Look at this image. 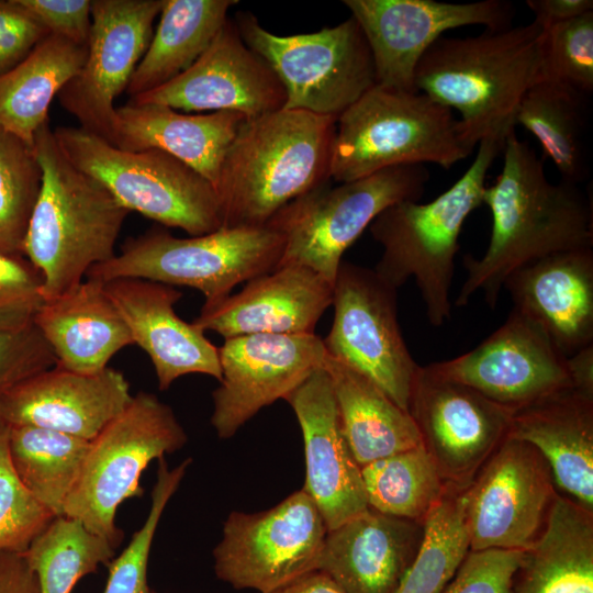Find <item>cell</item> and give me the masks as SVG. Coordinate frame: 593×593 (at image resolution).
Masks as SVG:
<instances>
[{
    "label": "cell",
    "mask_w": 593,
    "mask_h": 593,
    "mask_svg": "<svg viewBox=\"0 0 593 593\" xmlns=\"http://www.w3.org/2000/svg\"><path fill=\"white\" fill-rule=\"evenodd\" d=\"M471 153L449 108L419 91L376 83L337 118L329 178L344 183L427 163L450 169Z\"/></svg>",
    "instance_id": "cell-6"
},
{
    "label": "cell",
    "mask_w": 593,
    "mask_h": 593,
    "mask_svg": "<svg viewBox=\"0 0 593 593\" xmlns=\"http://www.w3.org/2000/svg\"><path fill=\"white\" fill-rule=\"evenodd\" d=\"M409 413L446 484L467 488L507 437L512 412L474 389L417 366Z\"/></svg>",
    "instance_id": "cell-15"
},
{
    "label": "cell",
    "mask_w": 593,
    "mask_h": 593,
    "mask_svg": "<svg viewBox=\"0 0 593 593\" xmlns=\"http://www.w3.org/2000/svg\"><path fill=\"white\" fill-rule=\"evenodd\" d=\"M283 249V236L268 224L221 227L189 238L153 228L126 240L120 254L92 267L86 277L184 286L201 291L210 305L231 295L237 284L277 269Z\"/></svg>",
    "instance_id": "cell-7"
},
{
    "label": "cell",
    "mask_w": 593,
    "mask_h": 593,
    "mask_svg": "<svg viewBox=\"0 0 593 593\" xmlns=\"http://www.w3.org/2000/svg\"><path fill=\"white\" fill-rule=\"evenodd\" d=\"M323 368L331 379L343 434L360 468L423 445L410 413L370 379L328 355Z\"/></svg>",
    "instance_id": "cell-30"
},
{
    "label": "cell",
    "mask_w": 593,
    "mask_h": 593,
    "mask_svg": "<svg viewBox=\"0 0 593 593\" xmlns=\"http://www.w3.org/2000/svg\"><path fill=\"white\" fill-rule=\"evenodd\" d=\"M512 593H593V557L570 541H540L525 552Z\"/></svg>",
    "instance_id": "cell-39"
},
{
    "label": "cell",
    "mask_w": 593,
    "mask_h": 593,
    "mask_svg": "<svg viewBox=\"0 0 593 593\" xmlns=\"http://www.w3.org/2000/svg\"><path fill=\"white\" fill-rule=\"evenodd\" d=\"M336 121L286 109L246 119L215 186L223 227L266 225L286 204L327 183Z\"/></svg>",
    "instance_id": "cell-3"
},
{
    "label": "cell",
    "mask_w": 593,
    "mask_h": 593,
    "mask_svg": "<svg viewBox=\"0 0 593 593\" xmlns=\"http://www.w3.org/2000/svg\"><path fill=\"white\" fill-rule=\"evenodd\" d=\"M42 182L34 147L0 126V253L23 255Z\"/></svg>",
    "instance_id": "cell-38"
},
{
    "label": "cell",
    "mask_w": 593,
    "mask_h": 593,
    "mask_svg": "<svg viewBox=\"0 0 593 593\" xmlns=\"http://www.w3.org/2000/svg\"><path fill=\"white\" fill-rule=\"evenodd\" d=\"M219 349L220 385L212 392L211 425L233 437L260 410L284 399L327 355L314 334H251L224 339Z\"/></svg>",
    "instance_id": "cell-19"
},
{
    "label": "cell",
    "mask_w": 593,
    "mask_h": 593,
    "mask_svg": "<svg viewBox=\"0 0 593 593\" xmlns=\"http://www.w3.org/2000/svg\"><path fill=\"white\" fill-rule=\"evenodd\" d=\"M423 522L371 507L327 530L318 570L344 593H394L421 546Z\"/></svg>",
    "instance_id": "cell-26"
},
{
    "label": "cell",
    "mask_w": 593,
    "mask_h": 593,
    "mask_svg": "<svg viewBox=\"0 0 593 593\" xmlns=\"http://www.w3.org/2000/svg\"><path fill=\"white\" fill-rule=\"evenodd\" d=\"M115 547L75 518L55 516L23 557L37 579L40 593H70L77 582L108 564Z\"/></svg>",
    "instance_id": "cell-36"
},
{
    "label": "cell",
    "mask_w": 593,
    "mask_h": 593,
    "mask_svg": "<svg viewBox=\"0 0 593 593\" xmlns=\"http://www.w3.org/2000/svg\"><path fill=\"white\" fill-rule=\"evenodd\" d=\"M236 0H164L159 23L126 88L132 97L172 80L204 53Z\"/></svg>",
    "instance_id": "cell-32"
},
{
    "label": "cell",
    "mask_w": 593,
    "mask_h": 593,
    "mask_svg": "<svg viewBox=\"0 0 593 593\" xmlns=\"http://www.w3.org/2000/svg\"><path fill=\"white\" fill-rule=\"evenodd\" d=\"M540 80L593 92V11L542 30Z\"/></svg>",
    "instance_id": "cell-41"
},
{
    "label": "cell",
    "mask_w": 593,
    "mask_h": 593,
    "mask_svg": "<svg viewBox=\"0 0 593 593\" xmlns=\"http://www.w3.org/2000/svg\"><path fill=\"white\" fill-rule=\"evenodd\" d=\"M42 189L26 231L23 255L43 277V296L53 300L83 281L94 266L115 256L131 213L93 177L60 150L49 122L35 135Z\"/></svg>",
    "instance_id": "cell-4"
},
{
    "label": "cell",
    "mask_w": 593,
    "mask_h": 593,
    "mask_svg": "<svg viewBox=\"0 0 593 593\" xmlns=\"http://www.w3.org/2000/svg\"><path fill=\"white\" fill-rule=\"evenodd\" d=\"M48 35L16 0H0V76L18 66Z\"/></svg>",
    "instance_id": "cell-46"
},
{
    "label": "cell",
    "mask_w": 593,
    "mask_h": 593,
    "mask_svg": "<svg viewBox=\"0 0 593 593\" xmlns=\"http://www.w3.org/2000/svg\"><path fill=\"white\" fill-rule=\"evenodd\" d=\"M49 34L87 46L91 0H16Z\"/></svg>",
    "instance_id": "cell-47"
},
{
    "label": "cell",
    "mask_w": 593,
    "mask_h": 593,
    "mask_svg": "<svg viewBox=\"0 0 593 593\" xmlns=\"http://www.w3.org/2000/svg\"><path fill=\"white\" fill-rule=\"evenodd\" d=\"M521 550H470L441 593H512Z\"/></svg>",
    "instance_id": "cell-44"
},
{
    "label": "cell",
    "mask_w": 593,
    "mask_h": 593,
    "mask_svg": "<svg viewBox=\"0 0 593 593\" xmlns=\"http://www.w3.org/2000/svg\"><path fill=\"white\" fill-rule=\"evenodd\" d=\"M191 459L187 458L170 469L165 458L158 459L157 479L152 491V503L146 521L134 533L127 547L107 566L109 575L103 593H148L147 566L161 515L178 490Z\"/></svg>",
    "instance_id": "cell-40"
},
{
    "label": "cell",
    "mask_w": 593,
    "mask_h": 593,
    "mask_svg": "<svg viewBox=\"0 0 593 593\" xmlns=\"http://www.w3.org/2000/svg\"><path fill=\"white\" fill-rule=\"evenodd\" d=\"M88 45L49 34L29 56L0 76V126L34 147L35 135L48 122L53 99L80 71Z\"/></svg>",
    "instance_id": "cell-31"
},
{
    "label": "cell",
    "mask_w": 593,
    "mask_h": 593,
    "mask_svg": "<svg viewBox=\"0 0 593 593\" xmlns=\"http://www.w3.org/2000/svg\"><path fill=\"white\" fill-rule=\"evenodd\" d=\"M245 120L233 111L191 115L161 104L128 102L115 109L109 143L128 152H165L215 188L225 153Z\"/></svg>",
    "instance_id": "cell-28"
},
{
    "label": "cell",
    "mask_w": 593,
    "mask_h": 593,
    "mask_svg": "<svg viewBox=\"0 0 593 593\" xmlns=\"http://www.w3.org/2000/svg\"><path fill=\"white\" fill-rule=\"evenodd\" d=\"M432 365L512 413L573 387L570 357L537 323L514 309L475 348Z\"/></svg>",
    "instance_id": "cell-18"
},
{
    "label": "cell",
    "mask_w": 593,
    "mask_h": 593,
    "mask_svg": "<svg viewBox=\"0 0 593 593\" xmlns=\"http://www.w3.org/2000/svg\"><path fill=\"white\" fill-rule=\"evenodd\" d=\"M56 365V358L34 324L0 329V401L23 380Z\"/></svg>",
    "instance_id": "cell-45"
},
{
    "label": "cell",
    "mask_w": 593,
    "mask_h": 593,
    "mask_svg": "<svg viewBox=\"0 0 593 593\" xmlns=\"http://www.w3.org/2000/svg\"><path fill=\"white\" fill-rule=\"evenodd\" d=\"M326 533L303 489L265 511H233L213 549L215 575L236 590L269 593L318 570Z\"/></svg>",
    "instance_id": "cell-12"
},
{
    "label": "cell",
    "mask_w": 593,
    "mask_h": 593,
    "mask_svg": "<svg viewBox=\"0 0 593 593\" xmlns=\"http://www.w3.org/2000/svg\"><path fill=\"white\" fill-rule=\"evenodd\" d=\"M368 506L390 516L423 522L447 484L423 445L361 467Z\"/></svg>",
    "instance_id": "cell-35"
},
{
    "label": "cell",
    "mask_w": 593,
    "mask_h": 593,
    "mask_svg": "<svg viewBox=\"0 0 593 593\" xmlns=\"http://www.w3.org/2000/svg\"><path fill=\"white\" fill-rule=\"evenodd\" d=\"M104 289L123 321L133 344L149 357L158 388L167 390L178 378L201 373L219 382V349L193 323L175 311L182 293L172 286L139 278L104 282Z\"/></svg>",
    "instance_id": "cell-23"
},
{
    "label": "cell",
    "mask_w": 593,
    "mask_h": 593,
    "mask_svg": "<svg viewBox=\"0 0 593 593\" xmlns=\"http://www.w3.org/2000/svg\"><path fill=\"white\" fill-rule=\"evenodd\" d=\"M164 0H92L88 52L80 71L61 89L63 108L80 127L110 142L114 100L126 90L153 37Z\"/></svg>",
    "instance_id": "cell-17"
},
{
    "label": "cell",
    "mask_w": 593,
    "mask_h": 593,
    "mask_svg": "<svg viewBox=\"0 0 593 593\" xmlns=\"http://www.w3.org/2000/svg\"><path fill=\"white\" fill-rule=\"evenodd\" d=\"M514 310L537 323L568 357L593 346V249L557 253L513 271Z\"/></svg>",
    "instance_id": "cell-25"
},
{
    "label": "cell",
    "mask_w": 593,
    "mask_h": 593,
    "mask_svg": "<svg viewBox=\"0 0 593 593\" xmlns=\"http://www.w3.org/2000/svg\"><path fill=\"white\" fill-rule=\"evenodd\" d=\"M234 22L244 43L280 80L286 110L337 119L377 83L369 45L353 16L288 36L266 30L250 12H238Z\"/></svg>",
    "instance_id": "cell-11"
},
{
    "label": "cell",
    "mask_w": 593,
    "mask_h": 593,
    "mask_svg": "<svg viewBox=\"0 0 593 593\" xmlns=\"http://www.w3.org/2000/svg\"><path fill=\"white\" fill-rule=\"evenodd\" d=\"M269 593H344L323 571L314 570Z\"/></svg>",
    "instance_id": "cell-50"
},
{
    "label": "cell",
    "mask_w": 593,
    "mask_h": 593,
    "mask_svg": "<svg viewBox=\"0 0 593 593\" xmlns=\"http://www.w3.org/2000/svg\"><path fill=\"white\" fill-rule=\"evenodd\" d=\"M428 179L424 165L398 166L294 199L267 223L284 238L278 267L303 266L334 284L346 249L388 206L418 201Z\"/></svg>",
    "instance_id": "cell-10"
},
{
    "label": "cell",
    "mask_w": 593,
    "mask_h": 593,
    "mask_svg": "<svg viewBox=\"0 0 593 593\" xmlns=\"http://www.w3.org/2000/svg\"><path fill=\"white\" fill-rule=\"evenodd\" d=\"M333 303V283L317 272L287 265L247 281L235 294L203 305L192 322L224 339L251 334H314Z\"/></svg>",
    "instance_id": "cell-24"
},
{
    "label": "cell",
    "mask_w": 593,
    "mask_h": 593,
    "mask_svg": "<svg viewBox=\"0 0 593 593\" xmlns=\"http://www.w3.org/2000/svg\"><path fill=\"white\" fill-rule=\"evenodd\" d=\"M398 290L373 269L342 261L334 284V318L323 339L328 356L376 383L409 412L417 363L398 320Z\"/></svg>",
    "instance_id": "cell-13"
},
{
    "label": "cell",
    "mask_w": 593,
    "mask_h": 593,
    "mask_svg": "<svg viewBox=\"0 0 593 593\" xmlns=\"http://www.w3.org/2000/svg\"><path fill=\"white\" fill-rule=\"evenodd\" d=\"M526 5L542 30L593 11L592 0H527Z\"/></svg>",
    "instance_id": "cell-49"
},
{
    "label": "cell",
    "mask_w": 593,
    "mask_h": 593,
    "mask_svg": "<svg viewBox=\"0 0 593 593\" xmlns=\"http://www.w3.org/2000/svg\"><path fill=\"white\" fill-rule=\"evenodd\" d=\"M34 325L52 349L56 365L80 373L105 369L118 351L133 344L104 282L90 278L45 301Z\"/></svg>",
    "instance_id": "cell-29"
},
{
    "label": "cell",
    "mask_w": 593,
    "mask_h": 593,
    "mask_svg": "<svg viewBox=\"0 0 593 593\" xmlns=\"http://www.w3.org/2000/svg\"><path fill=\"white\" fill-rule=\"evenodd\" d=\"M465 489L447 484L424 518L421 546L394 593H441L451 581L470 551Z\"/></svg>",
    "instance_id": "cell-37"
},
{
    "label": "cell",
    "mask_w": 593,
    "mask_h": 593,
    "mask_svg": "<svg viewBox=\"0 0 593 593\" xmlns=\"http://www.w3.org/2000/svg\"><path fill=\"white\" fill-rule=\"evenodd\" d=\"M148 593H156V592H154L153 590H149V592H148Z\"/></svg>",
    "instance_id": "cell-51"
},
{
    "label": "cell",
    "mask_w": 593,
    "mask_h": 593,
    "mask_svg": "<svg viewBox=\"0 0 593 593\" xmlns=\"http://www.w3.org/2000/svg\"><path fill=\"white\" fill-rule=\"evenodd\" d=\"M43 277L24 255L0 253V329L34 324L44 304Z\"/></svg>",
    "instance_id": "cell-43"
},
{
    "label": "cell",
    "mask_w": 593,
    "mask_h": 593,
    "mask_svg": "<svg viewBox=\"0 0 593 593\" xmlns=\"http://www.w3.org/2000/svg\"><path fill=\"white\" fill-rule=\"evenodd\" d=\"M503 142L485 138L474 160L445 192L427 203L405 200L383 210L369 225L382 246L377 276L399 289L414 278L430 325L451 318L450 290L462 225L482 205L485 178Z\"/></svg>",
    "instance_id": "cell-5"
},
{
    "label": "cell",
    "mask_w": 593,
    "mask_h": 593,
    "mask_svg": "<svg viewBox=\"0 0 593 593\" xmlns=\"http://www.w3.org/2000/svg\"><path fill=\"white\" fill-rule=\"evenodd\" d=\"M9 430L0 421V551L23 553L55 515L16 475L9 455Z\"/></svg>",
    "instance_id": "cell-42"
},
{
    "label": "cell",
    "mask_w": 593,
    "mask_h": 593,
    "mask_svg": "<svg viewBox=\"0 0 593 593\" xmlns=\"http://www.w3.org/2000/svg\"><path fill=\"white\" fill-rule=\"evenodd\" d=\"M507 437L537 449L558 493L593 512V392L567 387L516 410Z\"/></svg>",
    "instance_id": "cell-27"
},
{
    "label": "cell",
    "mask_w": 593,
    "mask_h": 593,
    "mask_svg": "<svg viewBox=\"0 0 593 593\" xmlns=\"http://www.w3.org/2000/svg\"><path fill=\"white\" fill-rule=\"evenodd\" d=\"M187 440L169 405L153 393L133 395L125 410L90 440L63 515L80 521L118 548L124 536L115 525L119 506L143 494L141 475L153 460L181 449Z\"/></svg>",
    "instance_id": "cell-9"
},
{
    "label": "cell",
    "mask_w": 593,
    "mask_h": 593,
    "mask_svg": "<svg viewBox=\"0 0 593 593\" xmlns=\"http://www.w3.org/2000/svg\"><path fill=\"white\" fill-rule=\"evenodd\" d=\"M557 493L538 450L506 437L465 489L470 550H528Z\"/></svg>",
    "instance_id": "cell-14"
},
{
    "label": "cell",
    "mask_w": 593,
    "mask_h": 593,
    "mask_svg": "<svg viewBox=\"0 0 593 593\" xmlns=\"http://www.w3.org/2000/svg\"><path fill=\"white\" fill-rule=\"evenodd\" d=\"M0 593H40L37 579L22 553L0 551Z\"/></svg>",
    "instance_id": "cell-48"
},
{
    "label": "cell",
    "mask_w": 593,
    "mask_h": 593,
    "mask_svg": "<svg viewBox=\"0 0 593 593\" xmlns=\"http://www.w3.org/2000/svg\"><path fill=\"white\" fill-rule=\"evenodd\" d=\"M128 381L110 367L96 373L58 365L23 380L0 401V421L92 440L132 401Z\"/></svg>",
    "instance_id": "cell-22"
},
{
    "label": "cell",
    "mask_w": 593,
    "mask_h": 593,
    "mask_svg": "<svg viewBox=\"0 0 593 593\" xmlns=\"http://www.w3.org/2000/svg\"><path fill=\"white\" fill-rule=\"evenodd\" d=\"M9 427V455L16 475L40 504L55 516L63 515L90 441L49 428Z\"/></svg>",
    "instance_id": "cell-34"
},
{
    "label": "cell",
    "mask_w": 593,
    "mask_h": 593,
    "mask_svg": "<svg viewBox=\"0 0 593 593\" xmlns=\"http://www.w3.org/2000/svg\"><path fill=\"white\" fill-rule=\"evenodd\" d=\"M542 27L536 22L478 36L439 37L414 72V87L460 113L458 132L473 148L505 142L527 91L540 80Z\"/></svg>",
    "instance_id": "cell-2"
},
{
    "label": "cell",
    "mask_w": 593,
    "mask_h": 593,
    "mask_svg": "<svg viewBox=\"0 0 593 593\" xmlns=\"http://www.w3.org/2000/svg\"><path fill=\"white\" fill-rule=\"evenodd\" d=\"M590 96L571 87L537 81L523 98L515 116L539 142L561 180L579 184L588 178L586 131Z\"/></svg>",
    "instance_id": "cell-33"
},
{
    "label": "cell",
    "mask_w": 593,
    "mask_h": 593,
    "mask_svg": "<svg viewBox=\"0 0 593 593\" xmlns=\"http://www.w3.org/2000/svg\"><path fill=\"white\" fill-rule=\"evenodd\" d=\"M503 167L485 186L482 204L492 216L488 248L480 258L467 254V277L455 301L466 306L480 292L494 309L506 278L540 258L573 249L592 248L591 200L579 184L548 180L544 161L512 130L502 149Z\"/></svg>",
    "instance_id": "cell-1"
},
{
    "label": "cell",
    "mask_w": 593,
    "mask_h": 593,
    "mask_svg": "<svg viewBox=\"0 0 593 593\" xmlns=\"http://www.w3.org/2000/svg\"><path fill=\"white\" fill-rule=\"evenodd\" d=\"M53 133L67 159L130 212L191 236L223 227L214 186L178 158L158 149L123 150L80 126H58Z\"/></svg>",
    "instance_id": "cell-8"
},
{
    "label": "cell",
    "mask_w": 593,
    "mask_h": 593,
    "mask_svg": "<svg viewBox=\"0 0 593 593\" xmlns=\"http://www.w3.org/2000/svg\"><path fill=\"white\" fill-rule=\"evenodd\" d=\"M283 400L292 407L303 436V490L318 508L327 530L333 529L369 506L361 468L343 434L326 370H314Z\"/></svg>",
    "instance_id": "cell-21"
},
{
    "label": "cell",
    "mask_w": 593,
    "mask_h": 593,
    "mask_svg": "<svg viewBox=\"0 0 593 593\" xmlns=\"http://www.w3.org/2000/svg\"><path fill=\"white\" fill-rule=\"evenodd\" d=\"M369 45L378 85L416 91L414 72L429 47L451 29L512 27L514 8L503 0L450 3L435 0H344Z\"/></svg>",
    "instance_id": "cell-16"
},
{
    "label": "cell",
    "mask_w": 593,
    "mask_h": 593,
    "mask_svg": "<svg viewBox=\"0 0 593 593\" xmlns=\"http://www.w3.org/2000/svg\"><path fill=\"white\" fill-rule=\"evenodd\" d=\"M177 111H233L255 119L283 109L284 89L269 65L242 40L227 19L204 53L167 83L134 96Z\"/></svg>",
    "instance_id": "cell-20"
}]
</instances>
